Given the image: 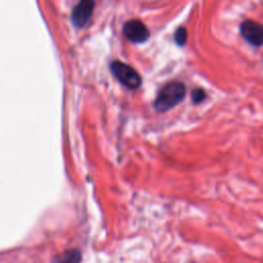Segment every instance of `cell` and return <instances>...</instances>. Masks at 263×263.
<instances>
[{"label":"cell","instance_id":"obj_8","mask_svg":"<svg viewBox=\"0 0 263 263\" xmlns=\"http://www.w3.org/2000/svg\"><path fill=\"white\" fill-rule=\"evenodd\" d=\"M206 98V92L202 88H194L191 91V100L194 104H199Z\"/></svg>","mask_w":263,"mask_h":263},{"label":"cell","instance_id":"obj_7","mask_svg":"<svg viewBox=\"0 0 263 263\" xmlns=\"http://www.w3.org/2000/svg\"><path fill=\"white\" fill-rule=\"evenodd\" d=\"M187 37H188V34H187V30L186 28L184 27H179L176 31H175V34H174V40L175 42L182 46L186 43L187 41Z\"/></svg>","mask_w":263,"mask_h":263},{"label":"cell","instance_id":"obj_5","mask_svg":"<svg viewBox=\"0 0 263 263\" xmlns=\"http://www.w3.org/2000/svg\"><path fill=\"white\" fill-rule=\"evenodd\" d=\"M95 8V2L91 0H82L72 9L71 21L76 28L84 27L89 21Z\"/></svg>","mask_w":263,"mask_h":263},{"label":"cell","instance_id":"obj_2","mask_svg":"<svg viewBox=\"0 0 263 263\" xmlns=\"http://www.w3.org/2000/svg\"><path fill=\"white\" fill-rule=\"evenodd\" d=\"M110 69L114 77L128 89H137L141 86L142 77L132 66L120 61H113L110 64Z\"/></svg>","mask_w":263,"mask_h":263},{"label":"cell","instance_id":"obj_1","mask_svg":"<svg viewBox=\"0 0 263 263\" xmlns=\"http://www.w3.org/2000/svg\"><path fill=\"white\" fill-rule=\"evenodd\" d=\"M186 96V86L183 82L172 81L160 88L153 103L158 113H163L177 106Z\"/></svg>","mask_w":263,"mask_h":263},{"label":"cell","instance_id":"obj_3","mask_svg":"<svg viewBox=\"0 0 263 263\" xmlns=\"http://www.w3.org/2000/svg\"><path fill=\"white\" fill-rule=\"evenodd\" d=\"M122 32L125 38L134 43H144L150 37L149 29L142 21L138 18L128 20L125 22Z\"/></svg>","mask_w":263,"mask_h":263},{"label":"cell","instance_id":"obj_4","mask_svg":"<svg viewBox=\"0 0 263 263\" xmlns=\"http://www.w3.org/2000/svg\"><path fill=\"white\" fill-rule=\"evenodd\" d=\"M241 37L253 46L263 45V25L253 20H246L239 26Z\"/></svg>","mask_w":263,"mask_h":263},{"label":"cell","instance_id":"obj_6","mask_svg":"<svg viewBox=\"0 0 263 263\" xmlns=\"http://www.w3.org/2000/svg\"><path fill=\"white\" fill-rule=\"evenodd\" d=\"M81 253L77 249H71L58 254L50 263H80Z\"/></svg>","mask_w":263,"mask_h":263}]
</instances>
